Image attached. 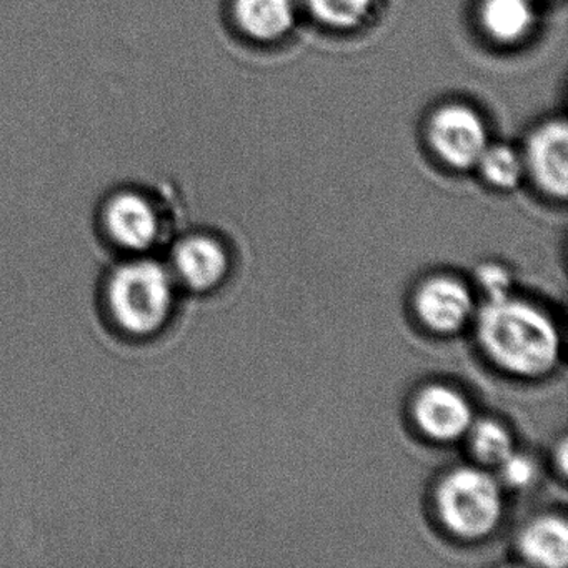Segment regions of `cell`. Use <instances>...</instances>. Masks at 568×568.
<instances>
[{
    "mask_svg": "<svg viewBox=\"0 0 568 568\" xmlns=\"http://www.w3.org/2000/svg\"><path fill=\"white\" fill-rule=\"evenodd\" d=\"M415 311L428 331L450 335L464 328L474 315V297L467 285L452 277H434L415 295Z\"/></svg>",
    "mask_w": 568,
    "mask_h": 568,
    "instance_id": "6",
    "label": "cell"
},
{
    "mask_svg": "<svg viewBox=\"0 0 568 568\" xmlns=\"http://www.w3.org/2000/svg\"><path fill=\"white\" fill-rule=\"evenodd\" d=\"M477 19L491 44L515 48L524 44L537 28V0H480Z\"/></svg>",
    "mask_w": 568,
    "mask_h": 568,
    "instance_id": "9",
    "label": "cell"
},
{
    "mask_svg": "<svg viewBox=\"0 0 568 568\" xmlns=\"http://www.w3.org/2000/svg\"><path fill=\"white\" fill-rule=\"evenodd\" d=\"M481 179L497 191H515L520 187L525 171L524 155L508 144H488L475 165Z\"/></svg>",
    "mask_w": 568,
    "mask_h": 568,
    "instance_id": "14",
    "label": "cell"
},
{
    "mask_svg": "<svg viewBox=\"0 0 568 568\" xmlns=\"http://www.w3.org/2000/svg\"><path fill=\"white\" fill-rule=\"evenodd\" d=\"M438 517L465 540H480L497 530L504 515L500 485L481 468L450 471L437 488Z\"/></svg>",
    "mask_w": 568,
    "mask_h": 568,
    "instance_id": "2",
    "label": "cell"
},
{
    "mask_svg": "<svg viewBox=\"0 0 568 568\" xmlns=\"http://www.w3.org/2000/svg\"><path fill=\"white\" fill-rule=\"evenodd\" d=\"M501 478L505 484L514 488H527L534 484L537 478V465L527 455L517 454L511 452L500 465Z\"/></svg>",
    "mask_w": 568,
    "mask_h": 568,
    "instance_id": "16",
    "label": "cell"
},
{
    "mask_svg": "<svg viewBox=\"0 0 568 568\" xmlns=\"http://www.w3.org/2000/svg\"><path fill=\"white\" fill-rule=\"evenodd\" d=\"M322 28L335 32L357 31L367 24L377 0H298Z\"/></svg>",
    "mask_w": 568,
    "mask_h": 568,
    "instance_id": "13",
    "label": "cell"
},
{
    "mask_svg": "<svg viewBox=\"0 0 568 568\" xmlns=\"http://www.w3.org/2000/svg\"><path fill=\"white\" fill-rule=\"evenodd\" d=\"M525 171L538 191L558 201L568 192V125L550 119L530 132L524 151Z\"/></svg>",
    "mask_w": 568,
    "mask_h": 568,
    "instance_id": "5",
    "label": "cell"
},
{
    "mask_svg": "<svg viewBox=\"0 0 568 568\" xmlns=\"http://www.w3.org/2000/svg\"><path fill=\"white\" fill-rule=\"evenodd\" d=\"M172 278L158 262L135 261L122 265L109 285V302L115 321L132 334L159 331L172 307Z\"/></svg>",
    "mask_w": 568,
    "mask_h": 568,
    "instance_id": "3",
    "label": "cell"
},
{
    "mask_svg": "<svg viewBox=\"0 0 568 568\" xmlns=\"http://www.w3.org/2000/svg\"><path fill=\"white\" fill-rule=\"evenodd\" d=\"M481 348L501 371L521 378H540L557 367V325L527 302L511 297L488 301L477 318Z\"/></svg>",
    "mask_w": 568,
    "mask_h": 568,
    "instance_id": "1",
    "label": "cell"
},
{
    "mask_svg": "<svg viewBox=\"0 0 568 568\" xmlns=\"http://www.w3.org/2000/svg\"><path fill=\"white\" fill-rule=\"evenodd\" d=\"M478 282L488 301H498V298L510 297L511 275L507 268L497 264H488L480 267L477 274Z\"/></svg>",
    "mask_w": 568,
    "mask_h": 568,
    "instance_id": "17",
    "label": "cell"
},
{
    "mask_svg": "<svg viewBox=\"0 0 568 568\" xmlns=\"http://www.w3.org/2000/svg\"><path fill=\"white\" fill-rule=\"evenodd\" d=\"M520 550L531 564L564 568L568 561V528L558 517H541L520 535Z\"/></svg>",
    "mask_w": 568,
    "mask_h": 568,
    "instance_id": "12",
    "label": "cell"
},
{
    "mask_svg": "<svg viewBox=\"0 0 568 568\" xmlns=\"http://www.w3.org/2000/svg\"><path fill=\"white\" fill-rule=\"evenodd\" d=\"M427 142L435 158L452 171H471L490 144L484 115L468 104L450 102L432 112Z\"/></svg>",
    "mask_w": 568,
    "mask_h": 568,
    "instance_id": "4",
    "label": "cell"
},
{
    "mask_svg": "<svg viewBox=\"0 0 568 568\" xmlns=\"http://www.w3.org/2000/svg\"><path fill=\"white\" fill-rule=\"evenodd\" d=\"M471 452L478 462L498 467L514 452V438L510 432L495 420H480L471 425Z\"/></svg>",
    "mask_w": 568,
    "mask_h": 568,
    "instance_id": "15",
    "label": "cell"
},
{
    "mask_svg": "<svg viewBox=\"0 0 568 568\" xmlns=\"http://www.w3.org/2000/svg\"><path fill=\"white\" fill-rule=\"evenodd\" d=\"M232 19L255 44H277L297 24L298 0H232Z\"/></svg>",
    "mask_w": 568,
    "mask_h": 568,
    "instance_id": "8",
    "label": "cell"
},
{
    "mask_svg": "<svg viewBox=\"0 0 568 568\" xmlns=\"http://www.w3.org/2000/svg\"><path fill=\"white\" fill-rule=\"evenodd\" d=\"M105 222L112 237L134 251H144L158 239V214L148 199L134 192L115 195L109 202Z\"/></svg>",
    "mask_w": 568,
    "mask_h": 568,
    "instance_id": "10",
    "label": "cell"
},
{
    "mask_svg": "<svg viewBox=\"0 0 568 568\" xmlns=\"http://www.w3.org/2000/svg\"><path fill=\"white\" fill-rule=\"evenodd\" d=\"M414 418L432 440L454 442L470 430L474 410L460 392L445 385H428L415 397Z\"/></svg>",
    "mask_w": 568,
    "mask_h": 568,
    "instance_id": "7",
    "label": "cell"
},
{
    "mask_svg": "<svg viewBox=\"0 0 568 568\" xmlns=\"http://www.w3.org/2000/svg\"><path fill=\"white\" fill-rule=\"evenodd\" d=\"M547 2H558V0H547Z\"/></svg>",
    "mask_w": 568,
    "mask_h": 568,
    "instance_id": "18",
    "label": "cell"
},
{
    "mask_svg": "<svg viewBox=\"0 0 568 568\" xmlns=\"http://www.w3.org/2000/svg\"><path fill=\"white\" fill-rule=\"evenodd\" d=\"M182 281L194 291H211L227 275L231 261L215 239L205 235L185 239L174 255Z\"/></svg>",
    "mask_w": 568,
    "mask_h": 568,
    "instance_id": "11",
    "label": "cell"
}]
</instances>
